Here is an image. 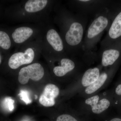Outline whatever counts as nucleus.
<instances>
[{
    "label": "nucleus",
    "mask_w": 121,
    "mask_h": 121,
    "mask_svg": "<svg viewBox=\"0 0 121 121\" xmlns=\"http://www.w3.org/2000/svg\"><path fill=\"white\" fill-rule=\"evenodd\" d=\"M56 121H78L73 117L68 114H63L59 116Z\"/></svg>",
    "instance_id": "nucleus-18"
},
{
    "label": "nucleus",
    "mask_w": 121,
    "mask_h": 121,
    "mask_svg": "<svg viewBox=\"0 0 121 121\" xmlns=\"http://www.w3.org/2000/svg\"><path fill=\"white\" fill-rule=\"evenodd\" d=\"M61 66L54 68L53 72L56 76L62 77L65 75L74 68L75 64L71 60L67 58H63L60 61Z\"/></svg>",
    "instance_id": "nucleus-9"
},
{
    "label": "nucleus",
    "mask_w": 121,
    "mask_h": 121,
    "mask_svg": "<svg viewBox=\"0 0 121 121\" xmlns=\"http://www.w3.org/2000/svg\"><path fill=\"white\" fill-rule=\"evenodd\" d=\"M110 121H121V119L119 118H114L111 119Z\"/></svg>",
    "instance_id": "nucleus-20"
},
{
    "label": "nucleus",
    "mask_w": 121,
    "mask_h": 121,
    "mask_svg": "<svg viewBox=\"0 0 121 121\" xmlns=\"http://www.w3.org/2000/svg\"><path fill=\"white\" fill-rule=\"evenodd\" d=\"M115 92L117 95H121V84L118 86L115 90Z\"/></svg>",
    "instance_id": "nucleus-19"
},
{
    "label": "nucleus",
    "mask_w": 121,
    "mask_h": 121,
    "mask_svg": "<svg viewBox=\"0 0 121 121\" xmlns=\"http://www.w3.org/2000/svg\"><path fill=\"white\" fill-rule=\"evenodd\" d=\"M83 34V28L82 25L79 22H73L66 33L65 40L70 46H76L81 43Z\"/></svg>",
    "instance_id": "nucleus-3"
},
{
    "label": "nucleus",
    "mask_w": 121,
    "mask_h": 121,
    "mask_svg": "<svg viewBox=\"0 0 121 121\" xmlns=\"http://www.w3.org/2000/svg\"><path fill=\"white\" fill-rule=\"evenodd\" d=\"M14 101L11 98H7L4 100L5 107L10 111H12L14 109Z\"/></svg>",
    "instance_id": "nucleus-17"
},
{
    "label": "nucleus",
    "mask_w": 121,
    "mask_h": 121,
    "mask_svg": "<svg viewBox=\"0 0 121 121\" xmlns=\"http://www.w3.org/2000/svg\"><path fill=\"white\" fill-rule=\"evenodd\" d=\"M44 69L39 63H35L22 68L18 75V81L20 83L26 84L30 79L35 81H39L43 77Z\"/></svg>",
    "instance_id": "nucleus-1"
},
{
    "label": "nucleus",
    "mask_w": 121,
    "mask_h": 121,
    "mask_svg": "<svg viewBox=\"0 0 121 121\" xmlns=\"http://www.w3.org/2000/svg\"><path fill=\"white\" fill-rule=\"evenodd\" d=\"M99 97L96 95L87 99L85 103L90 105L92 108V111L94 113H101L109 107L110 105L109 101L106 99H103L99 102Z\"/></svg>",
    "instance_id": "nucleus-6"
},
{
    "label": "nucleus",
    "mask_w": 121,
    "mask_h": 121,
    "mask_svg": "<svg viewBox=\"0 0 121 121\" xmlns=\"http://www.w3.org/2000/svg\"><path fill=\"white\" fill-rule=\"evenodd\" d=\"M59 92L58 87L55 84H47L40 97V103L46 107L52 106L55 104V98L58 96Z\"/></svg>",
    "instance_id": "nucleus-4"
},
{
    "label": "nucleus",
    "mask_w": 121,
    "mask_h": 121,
    "mask_svg": "<svg viewBox=\"0 0 121 121\" xmlns=\"http://www.w3.org/2000/svg\"><path fill=\"white\" fill-rule=\"evenodd\" d=\"M48 2L47 0H29L25 5V9L29 13L37 12L43 9Z\"/></svg>",
    "instance_id": "nucleus-11"
},
{
    "label": "nucleus",
    "mask_w": 121,
    "mask_h": 121,
    "mask_svg": "<svg viewBox=\"0 0 121 121\" xmlns=\"http://www.w3.org/2000/svg\"><path fill=\"white\" fill-rule=\"evenodd\" d=\"M11 40L8 35L5 32L0 31V47L5 50L11 47Z\"/></svg>",
    "instance_id": "nucleus-15"
},
{
    "label": "nucleus",
    "mask_w": 121,
    "mask_h": 121,
    "mask_svg": "<svg viewBox=\"0 0 121 121\" xmlns=\"http://www.w3.org/2000/svg\"><path fill=\"white\" fill-rule=\"evenodd\" d=\"M0 62H1V58H0Z\"/></svg>",
    "instance_id": "nucleus-22"
},
{
    "label": "nucleus",
    "mask_w": 121,
    "mask_h": 121,
    "mask_svg": "<svg viewBox=\"0 0 121 121\" xmlns=\"http://www.w3.org/2000/svg\"><path fill=\"white\" fill-rule=\"evenodd\" d=\"M46 38L48 43L55 51L60 52L63 50L62 40L56 30L53 29L48 30L47 33Z\"/></svg>",
    "instance_id": "nucleus-7"
},
{
    "label": "nucleus",
    "mask_w": 121,
    "mask_h": 121,
    "mask_svg": "<svg viewBox=\"0 0 121 121\" xmlns=\"http://www.w3.org/2000/svg\"><path fill=\"white\" fill-rule=\"evenodd\" d=\"M35 52L31 48H27L24 52L13 54L9 59V66L11 69H17L20 66L32 62L35 58Z\"/></svg>",
    "instance_id": "nucleus-2"
},
{
    "label": "nucleus",
    "mask_w": 121,
    "mask_h": 121,
    "mask_svg": "<svg viewBox=\"0 0 121 121\" xmlns=\"http://www.w3.org/2000/svg\"><path fill=\"white\" fill-rule=\"evenodd\" d=\"M107 78V74L105 73H102L100 75L99 78L96 82L87 87L85 90V92L88 94L94 93L103 85Z\"/></svg>",
    "instance_id": "nucleus-14"
},
{
    "label": "nucleus",
    "mask_w": 121,
    "mask_h": 121,
    "mask_svg": "<svg viewBox=\"0 0 121 121\" xmlns=\"http://www.w3.org/2000/svg\"><path fill=\"white\" fill-rule=\"evenodd\" d=\"M99 74V69L98 68L88 69L83 74L82 79V86L86 87L93 84L98 80Z\"/></svg>",
    "instance_id": "nucleus-10"
},
{
    "label": "nucleus",
    "mask_w": 121,
    "mask_h": 121,
    "mask_svg": "<svg viewBox=\"0 0 121 121\" xmlns=\"http://www.w3.org/2000/svg\"><path fill=\"white\" fill-rule=\"evenodd\" d=\"M32 29L29 27H20L15 29L12 34L13 39L15 43L20 44L26 41L33 34Z\"/></svg>",
    "instance_id": "nucleus-8"
},
{
    "label": "nucleus",
    "mask_w": 121,
    "mask_h": 121,
    "mask_svg": "<svg viewBox=\"0 0 121 121\" xmlns=\"http://www.w3.org/2000/svg\"><path fill=\"white\" fill-rule=\"evenodd\" d=\"M108 24V20L106 17L99 16L94 20L89 26L87 30V38L91 39L97 36L105 29Z\"/></svg>",
    "instance_id": "nucleus-5"
},
{
    "label": "nucleus",
    "mask_w": 121,
    "mask_h": 121,
    "mask_svg": "<svg viewBox=\"0 0 121 121\" xmlns=\"http://www.w3.org/2000/svg\"><path fill=\"white\" fill-rule=\"evenodd\" d=\"M21 99L26 104H30L31 101L29 98V93L27 91L21 90L19 94Z\"/></svg>",
    "instance_id": "nucleus-16"
},
{
    "label": "nucleus",
    "mask_w": 121,
    "mask_h": 121,
    "mask_svg": "<svg viewBox=\"0 0 121 121\" xmlns=\"http://www.w3.org/2000/svg\"><path fill=\"white\" fill-rule=\"evenodd\" d=\"M109 37L113 39L121 36V12L115 18L109 31Z\"/></svg>",
    "instance_id": "nucleus-13"
},
{
    "label": "nucleus",
    "mask_w": 121,
    "mask_h": 121,
    "mask_svg": "<svg viewBox=\"0 0 121 121\" xmlns=\"http://www.w3.org/2000/svg\"><path fill=\"white\" fill-rule=\"evenodd\" d=\"M119 56L120 52L117 50L109 49L105 50L102 54V65L105 67L112 65L118 58Z\"/></svg>",
    "instance_id": "nucleus-12"
},
{
    "label": "nucleus",
    "mask_w": 121,
    "mask_h": 121,
    "mask_svg": "<svg viewBox=\"0 0 121 121\" xmlns=\"http://www.w3.org/2000/svg\"><path fill=\"white\" fill-rule=\"evenodd\" d=\"M80 1H82V2H87V1H89V0H80Z\"/></svg>",
    "instance_id": "nucleus-21"
}]
</instances>
